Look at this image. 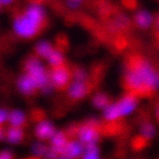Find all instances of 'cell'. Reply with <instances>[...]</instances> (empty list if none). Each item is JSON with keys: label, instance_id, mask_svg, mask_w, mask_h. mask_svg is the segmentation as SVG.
Returning a JSON list of instances; mask_svg holds the SVG:
<instances>
[{"label": "cell", "instance_id": "11", "mask_svg": "<svg viewBox=\"0 0 159 159\" xmlns=\"http://www.w3.org/2000/svg\"><path fill=\"white\" fill-rule=\"evenodd\" d=\"M51 141L52 149L55 150L57 154H63V150L67 143L66 137L63 133L60 132V131H56V133L51 138Z\"/></svg>", "mask_w": 159, "mask_h": 159}, {"label": "cell", "instance_id": "10", "mask_svg": "<svg viewBox=\"0 0 159 159\" xmlns=\"http://www.w3.org/2000/svg\"><path fill=\"white\" fill-rule=\"evenodd\" d=\"M83 152V147L82 144L78 142H69L65 147L63 152L61 155L66 156L70 158H74L80 156Z\"/></svg>", "mask_w": 159, "mask_h": 159}, {"label": "cell", "instance_id": "17", "mask_svg": "<svg viewBox=\"0 0 159 159\" xmlns=\"http://www.w3.org/2000/svg\"><path fill=\"white\" fill-rule=\"evenodd\" d=\"M47 60H48L49 63L52 66H54L55 68L61 66V65L63 63V56L60 52L56 51V50H54L52 52V53L48 56Z\"/></svg>", "mask_w": 159, "mask_h": 159}, {"label": "cell", "instance_id": "24", "mask_svg": "<svg viewBox=\"0 0 159 159\" xmlns=\"http://www.w3.org/2000/svg\"><path fill=\"white\" fill-rule=\"evenodd\" d=\"M0 159H12V154L9 150H3L0 152Z\"/></svg>", "mask_w": 159, "mask_h": 159}, {"label": "cell", "instance_id": "26", "mask_svg": "<svg viewBox=\"0 0 159 159\" xmlns=\"http://www.w3.org/2000/svg\"><path fill=\"white\" fill-rule=\"evenodd\" d=\"M4 138V132L2 129L0 128V140H2Z\"/></svg>", "mask_w": 159, "mask_h": 159}, {"label": "cell", "instance_id": "23", "mask_svg": "<svg viewBox=\"0 0 159 159\" xmlns=\"http://www.w3.org/2000/svg\"><path fill=\"white\" fill-rule=\"evenodd\" d=\"M58 154H57L55 150H53L51 148L48 150L47 153H46V154L44 156H45L46 159H57Z\"/></svg>", "mask_w": 159, "mask_h": 159}, {"label": "cell", "instance_id": "21", "mask_svg": "<svg viewBox=\"0 0 159 159\" xmlns=\"http://www.w3.org/2000/svg\"><path fill=\"white\" fill-rule=\"evenodd\" d=\"M86 78V74L85 70L82 69H78L75 72V81H79V82H84V80Z\"/></svg>", "mask_w": 159, "mask_h": 159}, {"label": "cell", "instance_id": "1", "mask_svg": "<svg viewBox=\"0 0 159 159\" xmlns=\"http://www.w3.org/2000/svg\"><path fill=\"white\" fill-rule=\"evenodd\" d=\"M126 84L140 93H150L159 87V74L147 62L139 61L125 76Z\"/></svg>", "mask_w": 159, "mask_h": 159}, {"label": "cell", "instance_id": "9", "mask_svg": "<svg viewBox=\"0 0 159 159\" xmlns=\"http://www.w3.org/2000/svg\"><path fill=\"white\" fill-rule=\"evenodd\" d=\"M88 86L84 82L75 81L68 88V94L73 99H80L86 96Z\"/></svg>", "mask_w": 159, "mask_h": 159}, {"label": "cell", "instance_id": "29", "mask_svg": "<svg viewBox=\"0 0 159 159\" xmlns=\"http://www.w3.org/2000/svg\"><path fill=\"white\" fill-rule=\"evenodd\" d=\"M157 118L159 119V107L157 108Z\"/></svg>", "mask_w": 159, "mask_h": 159}, {"label": "cell", "instance_id": "7", "mask_svg": "<svg viewBox=\"0 0 159 159\" xmlns=\"http://www.w3.org/2000/svg\"><path fill=\"white\" fill-rule=\"evenodd\" d=\"M52 80L56 87H64L69 80L68 71L64 66L55 68L52 73Z\"/></svg>", "mask_w": 159, "mask_h": 159}, {"label": "cell", "instance_id": "3", "mask_svg": "<svg viewBox=\"0 0 159 159\" xmlns=\"http://www.w3.org/2000/svg\"><path fill=\"white\" fill-rule=\"evenodd\" d=\"M136 105V99L133 96L128 95L116 103L107 106L104 110V117L107 120H115L131 113L135 110Z\"/></svg>", "mask_w": 159, "mask_h": 159}, {"label": "cell", "instance_id": "5", "mask_svg": "<svg viewBox=\"0 0 159 159\" xmlns=\"http://www.w3.org/2000/svg\"><path fill=\"white\" fill-rule=\"evenodd\" d=\"M79 137L82 143L88 145H93L98 140V133L92 125H84L79 130Z\"/></svg>", "mask_w": 159, "mask_h": 159}, {"label": "cell", "instance_id": "22", "mask_svg": "<svg viewBox=\"0 0 159 159\" xmlns=\"http://www.w3.org/2000/svg\"><path fill=\"white\" fill-rule=\"evenodd\" d=\"M8 116H9V113L6 109H2L0 108V125L2 123L5 122L7 120H8Z\"/></svg>", "mask_w": 159, "mask_h": 159}, {"label": "cell", "instance_id": "12", "mask_svg": "<svg viewBox=\"0 0 159 159\" xmlns=\"http://www.w3.org/2000/svg\"><path fill=\"white\" fill-rule=\"evenodd\" d=\"M137 25L142 29H147L152 23L153 18L151 14L147 11H140L135 16Z\"/></svg>", "mask_w": 159, "mask_h": 159}, {"label": "cell", "instance_id": "19", "mask_svg": "<svg viewBox=\"0 0 159 159\" xmlns=\"http://www.w3.org/2000/svg\"><path fill=\"white\" fill-rule=\"evenodd\" d=\"M140 131L143 138L150 139H152L155 135V128L152 124L146 122L142 125Z\"/></svg>", "mask_w": 159, "mask_h": 159}, {"label": "cell", "instance_id": "25", "mask_svg": "<svg viewBox=\"0 0 159 159\" xmlns=\"http://www.w3.org/2000/svg\"><path fill=\"white\" fill-rule=\"evenodd\" d=\"M80 4L81 2H79V1H69V2H67L68 7H71V8H76V7H79Z\"/></svg>", "mask_w": 159, "mask_h": 159}, {"label": "cell", "instance_id": "6", "mask_svg": "<svg viewBox=\"0 0 159 159\" xmlns=\"http://www.w3.org/2000/svg\"><path fill=\"white\" fill-rule=\"evenodd\" d=\"M18 88L23 94L30 95L35 92L37 89V85L31 76L26 75H21L18 80Z\"/></svg>", "mask_w": 159, "mask_h": 159}, {"label": "cell", "instance_id": "28", "mask_svg": "<svg viewBox=\"0 0 159 159\" xmlns=\"http://www.w3.org/2000/svg\"><path fill=\"white\" fill-rule=\"evenodd\" d=\"M157 29L159 30V16L157 17Z\"/></svg>", "mask_w": 159, "mask_h": 159}, {"label": "cell", "instance_id": "2", "mask_svg": "<svg viewBox=\"0 0 159 159\" xmlns=\"http://www.w3.org/2000/svg\"><path fill=\"white\" fill-rule=\"evenodd\" d=\"M44 11L39 5H31L21 15L18 16L14 21V29L18 36L30 38L35 36L42 26Z\"/></svg>", "mask_w": 159, "mask_h": 159}, {"label": "cell", "instance_id": "8", "mask_svg": "<svg viewBox=\"0 0 159 159\" xmlns=\"http://www.w3.org/2000/svg\"><path fill=\"white\" fill-rule=\"evenodd\" d=\"M36 135L40 139H48L53 136L56 131L51 122L47 120L41 121L36 128Z\"/></svg>", "mask_w": 159, "mask_h": 159}, {"label": "cell", "instance_id": "14", "mask_svg": "<svg viewBox=\"0 0 159 159\" xmlns=\"http://www.w3.org/2000/svg\"><path fill=\"white\" fill-rule=\"evenodd\" d=\"M53 51H54V49H53L52 46L48 41L42 40V41L37 43V45H36V52H37V54L41 57L45 58V59H48Z\"/></svg>", "mask_w": 159, "mask_h": 159}, {"label": "cell", "instance_id": "18", "mask_svg": "<svg viewBox=\"0 0 159 159\" xmlns=\"http://www.w3.org/2000/svg\"><path fill=\"white\" fill-rule=\"evenodd\" d=\"M82 159H100L99 150L95 144L86 146Z\"/></svg>", "mask_w": 159, "mask_h": 159}, {"label": "cell", "instance_id": "20", "mask_svg": "<svg viewBox=\"0 0 159 159\" xmlns=\"http://www.w3.org/2000/svg\"><path fill=\"white\" fill-rule=\"evenodd\" d=\"M48 150V147H46L45 145L41 143H34L33 147H32L33 153L35 154L36 156H38V157H40V156L42 155H45Z\"/></svg>", "mask_w": 159, "mask_h": 159}, {"label": "cell", "instance_id": "30", "mask_svg": "<svg viewBox=\"0 0 159 159\" xmlns=\"http://www.w3.org/2000/svg\"><path fill=\"white\" fill-rule=\"evenodd\" d=\"M0 6H1V5H0Z\"/></svg>", "mask_w": 159, "mask_h": 159}, {"label": "cell", "instance_id": "16", "mask_svg": "<svg viewBox=\"0 0 159 159\" xmlns=\"http://www.w3.org/2000/svg\"><path fill=\"white\" fill-rule=\"evenodd\" d=\"M109 99L107 95L104 93H98L93 98V104L95 107L98 108H105L108 106Z\"/></svg>", "mask_w": 159, "mask_h": 159}, {"label": "cell", "instance_id": "27", "mask_svg": "<svg viewBox=\"0 0 159 159\" xmlns=\"http://www.w3.org/2000/svg\"><path fill=\"white\" fill-rule=\"evenodd\" d=\"M57 159H71V158H70V157H66V156H64V155H60V157H58Z\"/></svg>", "mask_w": 159, "mask_h": 159}, {"label": "cell", "instance_id": "15", "mask_svg": "<svg viewBox=\"0 0 159 159\" xmlns=\"http://www.w3.org/2000/svg\"><path fill=\"white\" fill-rule=\"evenodd\" d=\"M23 138V131L20 128H10L7 132V139L12 144H17L21 141Z\"/></svg>", "mask_w": 159, "mask_h": 159}, {"label": "cell", "instance_id": "4", "mask_svg": "<svg viewBox=\"0 0 159 159\" xmlns=\"http://www.w3.org/2000/svg\"><path fill=\"white\" fill-rule=\"evenodd\" d=\"M25 70L27 74L35 81L37 87L40 88L44 93H48L51 90L49 83V77L44 68L43 65L36 58H30L25 63Z\"/></svg>", "mask_w": 159, "mask_h": 159}, {"label": "cell", "instance_id": "13", "mask_svg": "<svg viewBox=\"0 0 159 159\" xmlns=\"http://www.w3.org/2000/svg\"><path fill=\"white\" fill-rule=\"evenodd\" d=\"M25 120V114L18 109L11 111L8 116V120H9L10 124L14 128H19L20 126H21L24 124Z\"/></svg>", "mask_w": 159, "mask_h": 159}]
</instances>
